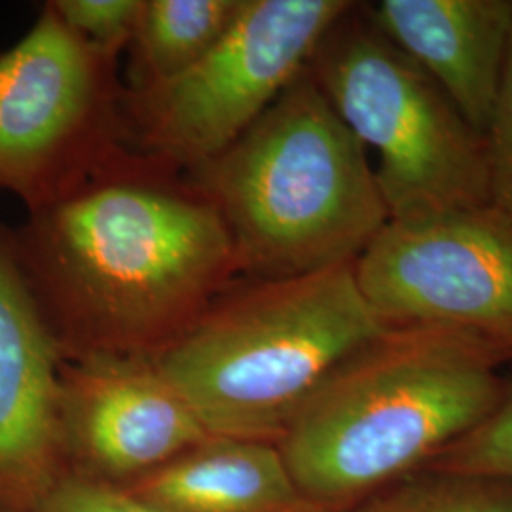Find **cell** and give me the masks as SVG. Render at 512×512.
Instances as JSON below:
<instances>
[{
	"mask_svg": "<svg viewBox=\"0 0 512 512\" xmlns=\"http://www.w3.org/2000/svg\"><path fill=\"white\" fill-rule=\"evenodd\" d=\"M12 230L67 359H152L239 277L213 203L184 171L133 148Z\"/></svg>",
	"mask_w": 512,
	"mask_h": 512,
	"instance_id": "1",
	"label": "cell"
},
{
	"mask_svg": "<svg viewBox=\"0 0 512 512\" xmlns=\"http://www.w3.org/2000/svg\"><path fill=\"white\" fill-rule=\"evenodd\" d=\"M512 353L442 327H389L319 385L277 448L302 497L325 511L427 463L505 401Z\"/></svg>",
	"mask_w": 512,
	"mask_h": 512,
	"instance_id": "2",
	"label": "cell"
},
{
	"mask_svg": "<svg viewBox=\"0 0 512 512\" xmlns=\"http://www.w3.org/2000/svg\"><path fill=\"white\" fill-rule=\"evenodd\" d=\"M184 173L217 209L245 279L355 262L389 222L366 148L310 67L230 147Z\"/></svg>",
	"mask_w": 512,
	"mask_h": 512,
	"instance_id": "3",
	"label": "cell"
},
{
	"mask_svg": "<svg viewBox=\"0 0 512 512\" xmlns=\"http://www.w3.org/2000/svg\"><path fill=\"white\" fill-rule=\"evenodd\" d=\"M387 329L353 262L238 277L152 363L213 437L277 444L313 391Z\"/></svg>",
	"mask_w": 512,
	"mask_h": 512,
	"instance_id": "4",
	"label": "cell"
},
{
	"mask_svg": "<svg viewBox=\"0 0 512 512\" xmlns=\"http://www.w3.org/2000/svg\"><path fill=\"white\" fill-rule=\"evenodd\" d=\"M357 10L323 38L310 73L363 147L378 154L374 173L389 220L490 207L484 135Z\"/></svg>",
	"mask_w": 512,
	"mask_h": 512,
	"instance_id": "5",
	"label": "cell"
},
{
	"mask_svg": "<svg viewBox=\"0 0 512 512\" xmlns=\"http://www.w3.org/2000/svg\"><path fill=\"white\" fill-rule=\"evenodd\" d=\"M118 57L95 50L52 2L0 50V192L38 211L128 150Z\"/></svg>",
	"mask_w": 512,
	"mask_h": 512,
	"instance_id": "6",
	"label": "cell"
},
{
	"mask_svg": "<svg viewBox=\"0 0 512 512\" xmlns=\"http://www.w3.org/2000/svg\"><path fill=\"white\" fill-rule=\"evenodd\" d=\"M348 0H243L226 35L183 74L126 88L129 147L190 171L230 147L310 67Z\"/></svg>",
	"mask_w": 512,
	"mask_h": 512,
	"instance_id": "7",
	"label": "cell"
},
{
	"mask_svg": "<svg viewBox=\"0 0 512 512\" xmlns=\"http://www.w3.org/2000/svg\"><path fill=\"white\" fill-rule=\"evenodd\" d=\"M353 274L387 327H442L512 353V224L492 207L389 220Z\"/></svg>",
	"mask_w": 512,
	"mask_h": 512,
	"instance_id": "8",
	"label": "cell"
},
{
	"mask_svg": "<svg viewBox=\"0 0 512 512\" xmlns=\"http://www.w3.org/2000/svg\"><path fill=\"white\" fill-rule=\"evenodd\" d=\"M59 414L67 469L122 488L213 437L147 357L67 359Z\"/></svg>",
	"mask_w": 512,
	"mask_h": 512,
	"instance_id": "9",
	"label": "cell"
},
{
	"mask_svg": "<svg viewBox=\"0 0 512 512\" xmlns=\"http://www.w3.org/2000/svg\"><path fill=\"white\" fill-rule=\"evenodd\" d=\"M67 357L0 222V512H37L69 473L61 442Z\"/></svg>",
	"mask_w": 512,
	"mask_h": 512,
	"instance_id": "10",
	"label": "cell"
},
{
	"mask_svg": "<svg viewBox=\"0 0 512 512\" xmlns=\"http://www.w3.org/2000/svg\"><path fill=\"white\" fill-rule=\"evenodd\" d=\"M366 14L484 135L511 46V0H382Z\"/></svg>",
	"mask_w": 512,
	"mask_h": 512,
	"instance_id": "11",
	"label": "cell"
},
{
	"mask_svg": "<svg viewBox=\"0 0 512 512\" xmlns=\"http://www.w3.org/2000/svg\"><path fill=\"white\" fill-rule=\"evenodd\" d=\"M124 490L158 512H325L264 440L211 437Z\"/></svg>",
	"mask_w": 512,
	"mask_h": 512,
	"instance_id": "12",
	"label": "cell"
},
{
	"mask_svg": "<svg viewBox=\"0 0 512 512\" xmlns=\"http://www.w3.org/2000/svg\"><path fill=\"white\" fill-rule=\"evenodd\" d=\"M243 0H145L129 44L128 90L167 82L207 54L238 18Z\"/></svg>",
	"mask_w": 512,
	"mask_h": 512,
	"instance_id": "13",
	"label": "cell"
},
{
	"mask_svg": "<svg viewBox=\"0 0 512 512\" xmlns=\"http://www.w3.org/2000/svg\"><path fill=\"white\" fill-rule=\"evenodd\" d=\"M359 512H512V482L431 473L376 495Z\"/></svg>",
	"mask_w": 512,
	"mask_h": 512,
	"instance_id": "14",
	"label": "cell"
},
{
	"mask_svg": "<svg viewBox=\"0 0 512 512\" xmlns=\"http://www.w3.org/2000/svg\"><path fill=\"white\" fill-rule=\"evenodd\" d=\"M431 473L486 476L512 482V395L469 435L429 459Z\"/></svg>",
	"mask_w": 512,
	"mask_h": 512,
	"instance_id": "15",
	"label": "cell"
},
{
	"mask_svg": "<svg viewBox=\"0 0 512 512\" xmlns=\"http://www.w3.org/2000/svg\"><path fill=\"white\" fill-rule=\"evenodd\" d=\"M52 6L84 42L118 57L135 37L145 0H52Z\"/></svg>",
	"mask_w": 512,
	"mask_h": 512,
	"instance_id": "16",
	"label": "cell"
},
{
	"mask_svg": "<svg viewBox=\"0 0 512 512\" xmlns=\"http://www.w3.org/2000/svg\"><path fill=\"white\" fill-rule=\"evenodd\" d=\"M484 139L490 207L512 224V37L501 90Z\"/></svg>",
	"mask_w": 512,
	"mask_h": 512,
	"instance_id": "17",
	"label": "cell"
},
{
	"mask_svg": "<svg viewBox=\"0 0 512 512\" xmlns=\"http://www.w3.org/2000/svg\"><path fill=\"white\" fill-rule=\"evenodd\" d=\"M37 512H158L129 494L122 486L90 476L67 473Z\"/></svg>",
	"mask_w": 512,
	"mask_h": 512,
	"instance_id": "18",
	"label": "cell"
}]
</instances>
